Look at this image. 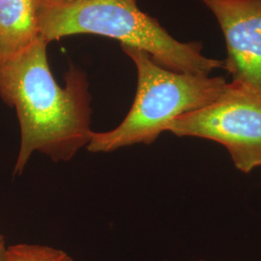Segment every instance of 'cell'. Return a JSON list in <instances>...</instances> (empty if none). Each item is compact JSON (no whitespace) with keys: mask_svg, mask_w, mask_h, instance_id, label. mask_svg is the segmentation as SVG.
<instances>
[{"mask_svg":"<svg viewBox=\"0 0 261 261\" xmlns=\"http://www.w3.org/2000/svg\"><path fill=\"white\" fill-rule=\"evenodd\" d=\"M41 37L47 44L75 34H96L146 53L159 65L178 73L209 75L224 61L202 55L200 43H182L158 20L140 11L137 0H81L68 5L40 4Z\"/></svg>","mask_w":261,"mask_h":261,"instance_id":"cell-2","label":"cell"},{"mask_svg":"<svg viewBox=\"0 0 261 261\" xmlns=\"http://www.w3.org/2000/svg\"><path fill=\"white\" fill-rule=\"evenodd\" d=\"M135 63L138 86L123 121L107 132H92L86 149L111 153L137 144H151L179 116L212 103L226 88L222 76L178 73L156 63L146 53L122 46Z\"/></svg>","mask_w":261,"mask_h":261,"instance_id":"cell-3","label":"cell"},{"mask_svg":"<svg viewBox=\"0 0 261 261\" xmlns=\"http://www.w3.org/2000/svg\"><path fill=\"white\" fill-rule=\"evenodd\" d=\"M8 261H74L61 249L47 245L20 243L7 247Z\"/></svg>","mask_w":261,"mask_h":261,"instance_id":"cell-7","label":"cell"},{"mask_svg":"<svg viewBox=\"0 0 261 261\" xmlns=\"http://www.w3.org/2000/svg\"><path fill=\"white\" fill-rule=\"evenodd\" d=\"M200 1L214 14L224 33V69L231 82L261 93V0Z\"/></svg>","mask_w":261,"mask_h":261,"instance_id":"cell-5","label":"cell"},{"mask_svg":"<svg viewBox=\"0 0 261 261\" xmlns=\"http://www.w3.org/2000/svg\"><path fill=\"white\" fill-rule=\"evenodd\" d=\"M40 0H0V57L16 56L41 37Z\"/></svg>","mask_w":261,"mask_h":261,"instance_id":"cell-6","label":"cell"},{"mask_svg":"<svg viewBox=\"0 0 261 261\" xmlns=\"http://www.w3.org/2000/svg\"><path fill=\"white\" fill-rule=\"evenodd\" d=\"M81 0H40L43 4H53V5H68L79 2Z\"/></svg>","mask_w":261,"mask_h":261,"instance_id":"cell-9","label":"cell"},{"mask_svg":"<svg viewBox=\"0 0 261 261\" xmlns=\"http://www.w3.org/2000/svg\"><path fill=\"white\" fill-rule=\"evenodd\" d=\"M47 46L40 38L16 56L0 57V97L15 109L19 121L13 171L19 176L35 152L55 163L70 162L87 147L93 132L86 75L73 68L60 86L48 66Z\"/></svg>","mask_w":261,"mask_h":261,"instance_id":"cell-1","label":"cell"},{"mask_svg":"<svg viewBox=\"0 0 261 261\" xmlns=\"http://www.w3.org/2000/svg\"><path fill=\"white\" fill-rule=\"evenodd\" d=\"M198 261H207V260H203V259H201V260H198Z\"/></svg>","mask_w":261,"mask_h":261,"instance_id":"cell-10","label":"cell"},{"mask_svg":"<svg viewBox=\"0 0 261 261\" xmlns=\"http://www.w3.org/2000/svg\"><path fill=\"white\" fill-rule=\"evenodd\" d=\"M0 261H8L6 241L5 237L2 234H0Z\"/></svg>","mask_w":261,"mask_h":261,"instance_id":"cell-8","label":"cell"},{"mask_svg":"<svg viewBox=\"0 0 261 261\" xmlns=\"http://www.w3.org/2000/svg\"><path fill=\"white\" fill-rule=\"evenodd\" d=\"M166 132L216 141L235 168L250 173L261 167V93L231 82L212 103L175 118Z\"/></svg>","mask_w":261,"mask_h":261,"instance_id":"cell-4","label":"cell"}]
</instances>
